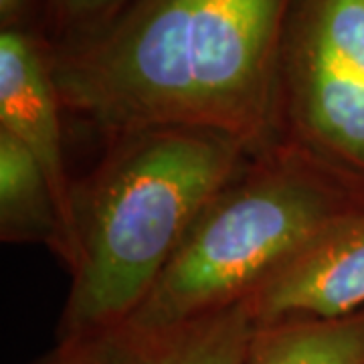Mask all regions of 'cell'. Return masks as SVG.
I'll return each instance as SVG.
<instances>
[{
    "label": "cell",
    "mask_w": 364,
    "mask_h": 364,
    "mask_svg": "<svg viewBox=\"0 0 364 364\" xmlns=\"http://www.w3.org/2000/svg\"><path fill=\"white\" fill-rule=\"evenodd\" d=\"M294 0H134L75 45L51 49L67 116L104 138L203 128L251 150L275 138Z\"/></svg>",
    "instance_id": "obj_1"
},
{
    "label": "cell",
    "mask_w": 364,
    "mask_h": 364,
    "mask_svg": "<svg viewBox=\"0 0 364 364\" xmlns=\"http://www.w3.org/2000/svg\"><path fill=\"white\" fill-rule=\"evenodd\" d=\"M104 154L73 184L71 286L57 342L128 322L182 241L251 150L203 128H142L104 138Z\"/></svg>",
    "instance_id": "obj_2"
},
{
    "label": "cell",
    "mask_w": 364,
    "mask_h": 364,
    "mask_svg": "<svg viewBox=\"0 0 364 364\" xmlns=\"http://www.w3.org/2000/svg\"><path fill=\"white\" fill-rule=\"evenodd\" d=\"M360 213L363 178L304 144L275 136L210 198L122 326H172L241 304L279 265Z\"/></svg>",
    "instance_id": "obj_3"
},
{
    "label": "cell",
    "mask_w": 364,
    "mask_h": 364,
    "mask_svg": "<svg viewBox=\"0 0 364 364\" xmlns=\"http://www.w3.org/2000/svg\"><path fill=\"white\" fill-rule=\"evenodd\" d=\"M275 136L364 181V0H294L279 59Z\"/></svg>",
    "instance_id": "obj_4"
},
{
    "label": "cell",
    "mask_w": 364,
    "mask_h": 364,
    "mask_svg": "<svg viewBox=\"0 0 364 364\" xmlns=\"http://www.w3.org/2000/svg\"><path fill=\"white\" fill-rule=\"evenodd\" d=\"M63 116L49 41L33 26L0 28V130L13 136L45 172L65 225L73 261L75 181L67 170Z\"/></svg>",
    "instance_id": "obj_5"
},
{
    "label": "cell",
    "mask_w": 364,
    "mask_h": 364,
    "mask_svg": "<svg viewBox=\"0 0 364 364\" xmlns=\"http://www.w3.org/2000/svg\"><path fill=\"white\" fill-rule=\"evenodd\" d=\"M255 326L330 318L364 306V213L328 229L243 299Z\"/></svg>",
    "instance_id": "obj_6"
},
{
    "label": "cell",
    "mask_w": 364,
    "mask_h": 364,
    "mask_svg": "<svg viewBox=\"0 0 364 364\" xmlns=\"http://www.w3.org/2000/svg\"><path fill=\"white\" fill-rule=\"evenodd\" d=\"M253 334L241 301L172 326H117L90 338L87 364H245Z\"/></svg>",
    "instance_id": "obj_7"
},
{
    "label": "cell",
    "mask_w": 364,
    "mask_h": 364,
    "mask_svg": "<svg viewBox=\"0 0 364 364\" xmlns=\"http://www.w3.org/2000/svg\"><path fill=\"white\" fill-rule=\"evenodd\" d=\"M0 241L45 245L69 269L71 245L53 188L37 160L0 130Z\"/></svg>",
    "instance_id": "obj_8"
},
{
    "label": "cell",
    "mask_w": 364,
    "mask_h": 364,
    "mask_svg": "<svg viewBox=\"0 0 364 364\" xmlns=\"http://www.w3.org/2000/svg\"><path fill=\"white\" fill-rule=\"evenodd\" d=\"M245 364H364V306L330 318L255 326Z\"/></svg>",
    "instance_id": "obj_9"
},
{
    "label": "cell",
    "mask_w": 364,
    "mask_h": 364,
    "mask_svg": "<svg viewBox=\"0 0 364 364\" xmlns=\"http://www.w3.org/2000/svg\"><path fill=\"white\" fill-rule=\"evenodd\" d=\"M134 0H43L41 33L51 49L87 39L107 26Z\"/></svg>",
    "instance_id": "obj_10"
},
{
    "label": "cell",
    "mask_w": 364,
    "mask_h": 364,
    "mask_svg": "<svg viewBox=\"0 0 364 364\" xmlns=\"http://www.w3.org/2000/svg\"><path fill=\"white\" fill-rule=\"evenodd\" d=\"M41 11L43 0H0V28H39Z\"/></svg>",
    "instance_id": "obj_11"
},
{
    "label": "cell",
    "mask_w": 364,
    "mask_h": 364,
    "mask_svg": "<svg viewBox=\"0 0 364 364\" xmlns=\"http://www.w3.org/2000/svg\"><path fill=\"white\" fill-rule=\"evenodd\" d=\"M90 340H63L57 342L51 350L26 364H87Z\"/></svg>",
    "instance_id": "obj_12"
}]
</instances>
